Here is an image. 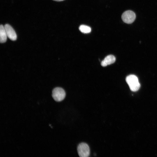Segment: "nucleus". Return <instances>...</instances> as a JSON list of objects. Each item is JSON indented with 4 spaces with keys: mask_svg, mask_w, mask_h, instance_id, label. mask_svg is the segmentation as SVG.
<instances>
[{
    "mask_svg": "<svg viewBox=\"0 0 157 157\" xmlns=\"http://www.w3.org/2000/svg\"><path fill=\"white\" fill-rule=\"evenodd\" d=\"M66 96L64 90L60 87L54 88L52 91V96L54 100L57 101H60L63 100Z\"/></svg>",
    "mask_w": 157,
    "mask_h": 157,
    "instance_id": "7ed1b4c3",
    "label": "nucleus"
},
{
    "mask_svg": "<svg viewBox=\"0 0 157 157\" xmlns=\"http://www.w3.org/2000/svg\"><path fill=\"white\" fill-rule=\"evenodd\" d=\"M7 35L4 26H0V42L1 43L5 42L7 40Z\"/></svg>",
    "mask_w": 157,
    "mask_h": 157,
    "instance_id": "0eeeda50",
    "label": "nucleus"
},
{
    "mask_svg": "<svg viewBox=\"0 0 157 157\" xmlns=\"http://www.w3.org/2000/svg\"><path fill=\"white\" fill-rule=\"evenodd\" d=\"M136 18L135 13L130 10L124 12L122 15V19L123 21L126 24H130L132 23Z\"/></svg>",
    "mask_w": 157,
    "mask_h": 157,
    "instance_id": "20e7f679",
    "label": "nucleus"
},
{
    "mask_svg": "<svg viewBox=\"0 0 157 157\" xmlns=\"http://www.w3.org/2000/svg\"><path fill=\"white\" fill-rule=\"evenodd\" d=\"M77 150L78 155L81 157H88L90 156V147L86 143L82 142L79 144L77 147Z\"/></svg>",
    "mask_w": 157,
    "mask_h": 157,
    "instance_id": "f03ea898",
    "label": "nucleus"
},
{
    "mask_svg": "<svg viewBox=\"0 0 157 157\" xmlns=\"http://www.w3.org/2000/svg\"><path fill=\"white\" fill-rule=\"evenodd\" d=\"M54 0V1H63L64 0Z\"/></svg>",
    "mask_w": 157,
    "mask_h": 157,
    "instance_id": "1a4fd4ad",
    "label": "nucleus"
},
{
    "mask_svg": "<svg viewBox=\"0 0 157 157\" xmlns=\"http://www.w3.org/2000/svg\"><path fill=\"white\" fill-rule=\"evenodd\" d=\"M7 37L11 40L15 41L16 40V34L12 26L8 24H6L4 26Z\"/></svg>",
    "mask_w": 157,
    "mask_h": 157,
    "instance_id": "39448f33",
    "label": "nucleus"
},
{
    "mask_svg": "<svg viewBox=\"0 0 157 157\" xmlns=\"http://www.w3.org/2000/svg\"><path fill=\"white\" fill-rule=\"evenodd\" d=\"M126 80L132 91H137L139 89L140 84L136 76L132 74L129 75L126 77Z\"/></svg>",
    "mask_w": 157,
    "mask_h": 157,
    "instance_id": "f257e3e1",
    "label": "nucleus"
},
{
    "mask_svg": "<svg viewBox=\"0 0 157 157\" xmlns=\"http://www.w3.org/2000/svg\"><path fill=\"white\" fill-rule=\"evenodd\" d=\"M116 60L115 57L113 55H109L106 56L101 63V65L105 67L114 63Z\"/></svg>",
    "mask_w": 157,
    "mask_h": 157,
    "instance_id": "423d86ee",
    "label": "nucleus"
},
{
    "mask_svg": "<svg viewBox=\"0 0 157 157\" xmlns=\"http://www.w3.org/2000/svg\"><path fill=\"white\" fill-rule=\"evenodd\" d=\"M79 30L82 33H88L91 31L90 27L88 26L84 25H80L79 28Z\"/></svg>",
    "mask_w": 157,
    "mask_h": 157,
    "instance_id": "6e6552de",
    "label": "nucleus"
}]
</instances>
